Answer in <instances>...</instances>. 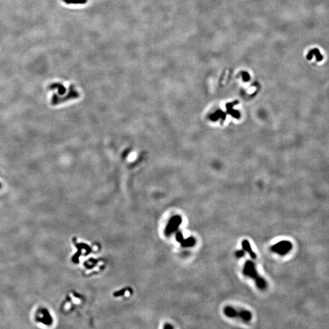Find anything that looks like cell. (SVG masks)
Listing matches in <instances>:
<instances>
[{
	"label": "cell",
	"instance_id": "6da1fadb",
	"mask_svg": "<svg viewBox=\"0 0 329 329\" xmlns=\"http://www.w3.org/2000/svg\"><path fill=\"white\" fill-rule=\"evenodd\" d=\"M243 273L246 276L253 279L255 281L257 287L260 290H264L266 288L267 283L265 280L259 274L256 270V265L253 262L248 260L245 262L243 269Z\"/></svg>",
	"mask_w": 329,
	"mask_h": 329
},
{
	"label": "cell",
	"instance_id": "7a4b0ae2",
	"mask_svg": "<svg viewBox=\"0 0 329 329\" xmlns=\"http://www.w3.org/2000/svg\"><path fill=\"white\" fill-rule=\"evenodd\" d=\"M224 314L228 317L241 319L243 321L248 322L252 319V313L248 310H237L233 307L227 306L224 309Z\"/></svg>",
	"mask_w": 329,
	"mask_h": 329
},
{
	"label": "cell",
	"instance_id": "3957f363",
	"mask_svg": "<svg viewBox=\"0 0 329 329\" xmlns=\"http://www.w3.org/2000/svg\"><path fill=\"white\" fill-rule=\"evenodd\" d=\"M80 95L79 92L75 90L73 85H70L68 90V92L65 97H59L57 94H54L51 103L53 106H56L57 104H59L60 103H63L68 101H70L71 100H74L79 98Z\"/></svg>",
	"mask_w": 329,
	"mask_h": 329
},
{
	"label": "cell",
	"instance_id": "277c9868",
	"mask_svg": "<svg viewBox=\"0 0 329 329\" xmlns=\"http://www.w3.org/2000/svg\"><path fill=\"white\" fill-rule=\"evenodd\" d=\"M293 248L292 243L287 240H283L273 245L271 251L277 254L284 256L287 254Z\"/></svg>",
	"mask_w": 329,
	"mask_h": 329
},
{
	"label": "cell",
	"instance_id": "5b68a950",
	"mask_svg": "<svg viewBox=\"0 0 329 329\" xmlns=\"http://www.w3.org/2000/svg\"><path fill=\"white\" fill-rule=\"evenodd\" d=\"M241 244H242V247H243V250L245 251V252H247L248 253L250 257L253 259H256L257 258V255L253 251L251 246V244L249 243V242L248 241V240L247 239H244L242 243H241Z\"/></svg>",
	"mask_w": 329,
	"mask_h": 329
},
{
	"label": "cell",
	"instance_id": "8992f818",
	"mask_svg": "<svg viewBox=\"0 0 329 329\" xmlns=\"http://www.w3.org/2000/svg\"><path fill=\"white\" fill-rule=\"evenodd\" d=\"M181 222V219L179 218V216H175L172 219V220L170 221L169 226H168L167 228V232L170 233L171 231L175 230L177 228V226L180 224Z\"/></svg>",
	"mask_w": 329,
	"mask_h": 329
},
{
	"label": "cell",
	"instance_id": "52a82bcc",
	"mask_svg": "<svg viewBox=\"0 0 329 329\" xmlns=\"http://www.w3.org/2000/svg\"><path fill=\"white\" fill-rule=\"evenodd\" d=\"M49 90H54V89H57L58 90V93L60 95H63L66 93V89L63 86V84L60 83H53L52 84H50L48 86Z\"/></svg>",
	"mask_w": 329,
	"mask_h": 329
},
{
	"label": "cell",
	"instance_id": "ba28073f",
	"mask_svg": "<svg viewBox=\"0 0 329 329\" xmlns=\"http://www.w3.org/2000/svg\"><path fill=\"white\" fill-rule=\"evenodd\" d=\"M313 54H315L316 56V59H317V61H321L322 59V56L321 55L318 49H313V50H311L310 51V53L308 54L307 56V58L308 59H311V57H312V55Z\"/></svg>",
	"mask_w": 329,
	"mask_h": 329
},
{
	"label": "cell",
	"instance_id": "9c48e42d",
	"mask_svg": "<svg viewBox=\"0 0 329 329\" xmlns=\"http://www.w3.org/2000/svg\"><path fill=\"white\" fill-rule=\"evenodd\" d=\"M67 5H84L87 3V0H62Z\"/></svg>",
	"mask_w": 329,
	"mask_h": 329
},
{
	"label": "cell",
	"instance_id": "30bf717a",
	"mask_svg": "<svg viewBox=\"0 0 329 329\" xmlns=\"http://www.w3.org/2000/svg\"><path fill=\"white\" fill-rule=\"evenodd\" d=\"M195 244V239L192 237H190L187 239L182 241V246H184V247H191L193 246Z\"/></svg>",
	"mask_w": 329,
	"mask_h": 329
},
{
	"label": "cell",
	"instance_id": "8fae6325",
	"mask_svg": "<svg viewBox=\"0 0 329 329\" xmlns=\"http://www.w3.org/2000/svg\"><path fill=\"white\" fill-rule=\"evenodd\" d=\"M245 254V251L243 249V250H238V251H236L235 253V256L236 258H241V257H243L244 256Z\"/></svg>",
	"mask_w": 329,
	"mask_h": 329
},
{
	"label": "cell",
	"instance_id": "7c38bea8",
	"mask_svg": "<svg viewBox=\"0 0 329 329\" xmlns=\"http://www.w3.org/2000/svg\"><path fill=\"white\" fill-rule=\"evenodd\" d=\"M0 187H1V184H0Z\"/></svg>",
	"mask_w": 329,
	"mask_h": 329
}]
</instances>
